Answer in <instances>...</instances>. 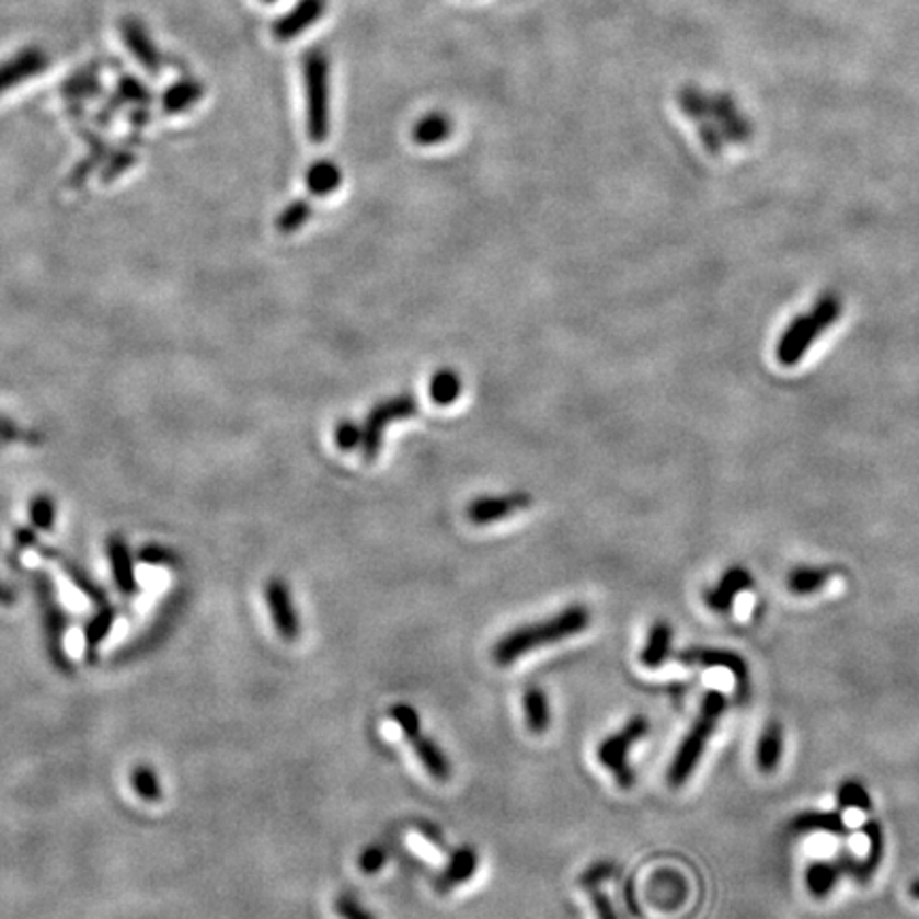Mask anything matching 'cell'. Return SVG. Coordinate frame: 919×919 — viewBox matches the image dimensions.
<instances>
[{"mask_svg":"<svg viewBox=\"0 0 919 919\" xmlns=\"http://www.w3.org/2000/svg\"><path fill=\"white\" fill-rule=\"evenodd\" d=\"M589 624H591V613L588 607L571 605L548 620L517 625L512 632H507L492 647V660L498 666H512L530 652H537L545 645H553V643L582 634L584 630H588Z\"/></svg>","mask_w":919,"mask_h":919,"instance_id":"obj_1","label":"cell"},{"mask_svg":"<svg viewBox=\"0 0 919 919\" xmlns=\"http://www.w3.org/2000/svg\"><path fill=\"white\" fill-rule=\"evenodd\" d=\"M728 700L720 692V690H709L702 702H700L699 715L692 722L688 735L683 736V740L679 743L673 762L666 772L668 785L670 788H681L686 785V781L694 774L702 754L711 740L713 733L717 731V724L726 711Z\"/></svg>","mask_w":919,"mask_h":919,"instance_id":"obj_2","label":"cell"},{"mask_svg":"<svg viewBox=\"0 0 919 919\" xmlns=\"http://www.w3.org/2000/svg\"><path fill=\"white\" fill-rule=\"evenodd\" d=\"M307 96V133L313 143H326L331 135V60L320 47L302 56Z\"/></svg>","mask_w":919,"mask_h":919,"instance_id":"obj_3","label":"cell"},{"mask_svg":"<svg viewBox=\"0 0 919 919\" xmlns=\"http://www.w3.org/2000/svg\"><path fill=\"white\" fill-rule=\"evenodd\" d=\"M31 584H33L38 611H41L47 656L60 673L71 675L74 670L73 660H71V656L67 654V647H65V639H67V630H69V616L58 600L56 586L45 571L31 573Z\"/></svg>","mask_w":919,"mask_h":919,"instance_id":"obj_4","label":"cell"},{"mask_svg":"<svg viewBox=\"0 0 919 919\" xmlns=\"http://www.w3.org/2000/svg\"><path fill=\"white\" fill-rule=\"evenodd\" d=\"M647 735H650V720L645 715H634L625 722L618 733L607 736L598 745V751H596L598 762L616 777L618 785L624 788V790L632 788L634 779H636L630 762H628L630 749Z\"/></svg>","mask_w":919,"mask_h":919,"instance_id":"obj_5","label":"cell"},{"mask_svg":"<svg viewBox=\"0 0 919 919\" xmlns=\"http://www.w3.org/2000/svg\"><path fill=\"white\" fill-rule=\"evenodd\" d=\"M420 411L417 399L409 392L397 394L392 399H386L381 403L372 406L368 411L367 420L363 422V458L367 462H375L379 458L381 445H383V433L388 428V424L401 422V420H411L415 417Z\"/></svg>","mask_w":919,"mask_h":919,"instance_id":"obj_6","label":"cell"},{"mask_svg":"<svg viewBox=\"0 0 919 919\" xmlns=\"http://www.w3.org/2000/svg\"><path fill=\"white\" fill-rule=\"evenodd\" d=\"M697 126H713L724 137V141L733 146L749 141L754 135L749 117L738 110L735 96L726 92H709L707 111Z\"/></svg>","mask_w":919,"mask_h":919,"instance_id":"obj_7","label":"cell"},{"mask_svg":"<svg viewBox=\"0 0 919 919\" xmlns=\"http://www.w3.org/2000/svg\"><path fill=\"white\" fill-rule=\"evenodd\" d=\"M826 332V329L819 324V320L811 313L805 315H796L783 334L777 341L774 354L779 365L783 367H796L811 349V345Z\"/></svg>","mask_w":919,"mask_h":919,"instance_id":"obj_8","label":"cell"},{"mask_svg":"<svg viewBox=\"0 0 919 919\" xmlns=\"http://www.w3.org/2000/svg\"><path fill=\"white\" fill-rule=\"evenodd\" d=\"M264 600L279 636L284 641H296L300 636V618L290 586L282 577H271L264 588Z\"/></svg>","mask_w":919,"mask_h":919,"instance_id":"obj_9","label":"cell"},{"mask_svg":"<svg viewBox=\"0 0 919 919\" xmlns=\"http://www.w3.org/2000/svg\"><path fill=\"white\" fill-rule=\"evenodd\" d=\"M862 835L866 837V843H869L866 858L858 860L849 851H843L839 855V864L843 869V875L853 877L858 883H869L873 880V875L877 873V869L882 866L883 853H885V837H883L880 822H875V819H869L862 826Z\"/></svg>","mask_w":919,"mask_h":919,"instance_id":"obj_10","label":"cell"},{"mask_svg":"<svg viewBox=\"0 0 919 919\" xmlns=\"http://www.w3.org/2000/svg\"><path fill=\"white\" fill-rule=\"evenodd\" d=\"M532 496L528 492H512L505 496H481L467 507V517L475 526H487L505 517L519 514L532 507Z\"/></svg>","mask_w":919,"mask_h":919,"instance_id":"obj_11","label":"cell"},{"mask_svg":"<svg viewBox=\"0 0 919 919\" xmlns=\"http://www.w3.org/2000/svg\"><path fill=\"white\" fill-rule=\"evenodd\" d=\"M47 65H49V56L45 54L43 47H24L15 56L0 62V96L22 85L24 81L45 73Z\"/></svg>","mask_w":919,"mask_h":919,"instance_id":"obj_12","label":"cell"},{"mask_svg":"<svg viewBox=\"0 0 919 919\" xmlns=\"http://www.w3.org/2000/svg\"><path fill=\"white\" fill-rule=\"evenodd\" d=\"M677 660L686 666H702V668H724L736 679L738 686L747 683L749 666L731 650L717 647H688L677 654Z\"/></svg>","mask_w":919,"mask_h":919,"instance_id":"obj_13","label":"cell"},{"mask_svg":"<svg viewBox=\"0 0 919 919\" xmlns=\"http://www.w3.org/2000/svg\"><path fill=\"white\" fill-rule=\"evenodd\" d=\"M182 607H184V596H182V594H173V596L166 600V605L162 607V611H160V616H158L156 624L149 625L148 632H146L139 641H135L133 645H128V650H126V652H122V654L117 656V660H133V658H139V656H143V654L149 652V650H153L158 643H162V641L166 639V634L171 632L173 624L177 622V618H180V613H182Z\"/></svg>","mask_w":919,"mask_h":919,"instance_id":"obj_14","label":"cell"},{"mask_svg":"<svg viewBox=\"0 0 919 919\" xmlns=\"http://www.w3.org/2000/svg\"><path fill=\"white\" fill-rule=\"evenodd\" d=\"M326 7V0H298L288 13H284L273 24V35L277 41H295L324 18Z\"/></svg>","mask_w":919,"mask_h":919,"instance_id":"obj_15","label":"cell"},{"mask_svg":"<svg viewBox=\"0 0 919 919\" xmlns=\"http://www.w3.org/2000/svg\"><path fill=\"white\" fill-rule=\"evenodd\" d=\"M119 31H122V38L128 47V51L139 60V65L151 74L160 73L162 69V56L153 43V38L149 35L146 24L133 15L124 18L119 22Z\"/></svg>","mask_w":919,"mask_h":919,"instance_id":"obj_16","label":"cell"},{"mask_svg":"<svg viewBox=\"0 0 919 919\" xmlns=\"http://www.w3.org/2000/svg\"><path fill=\"white\" fill-rule=\"evenodd\" d=\"M751 588H754L751 573L745 566L736 564L720 577V582L713 588L707 589L704 602L715 613H728L735 607L738 594Z\"/></svg>","mask_w":919,"mask_h":919,"instance_id":"obj_17","label":"cell"},{"mask_svg":"<svg viewBox=\"0 0 919 919\" xmlns=\"http://www.w3.org/2000/svg\"><path fill=\"white\" fill-rule=\"evenodd\" d=\"M105 545H107L111 575H113L115 586L124 596H135L139 591V582H137L135 558H133L128 541L122 535H110Z\"/></svg>","mask_w":919,"mask_h":919,"instance_id":"obj_18","label":"cell"},{"mask_svg":"<svg viewBox=\"0 0 919 919\" xmlns=\"http://www.w3.org/2000/svg\"><path fill=\"white\" fill-rule=\"evenodd\" d=\"M479 853L475 847L462 846L458 847L451 855L447 866L443 869L441 875L437 877V892L439 894H449L451 889H456L458 885L473 880V875L478 873Z\"/></svg>","mask_w":919,"mask_h":919,"instance_id":"obj_19","label":"cell"},{"mask_svg":"<svg viewBox=\"0 0 919 919\" xmlns=\"http://www.w3.org/2000/svg\"><path fill=\"white\" fill-rule=\"evenodd\" d=\"M788 830L794 837L815 835V832H826V835H832V837H847L849 835L846 819L841 817V813H835V811H805V813H799L788 824Z\"/></svg>","mask_w":919,"mask_h":919,"instance_id":"obj_20","label":"cell"},{"mask_svg":"<svg viewBox=\"0 0 919 919\" xmlns=\"http://www.w3.org/2000/svg\"><path fill=\"white\" fill-rule=\"evenodd\" d=\"M41 553L45 555V558H51V560H56L58 562V566L62 568V573L69 577V582L73 584L74 588L79 589L90 602H94L96 607H103V605H107L110 602V598H107V591L103 586H99L96 584V579L81 566V564H77L73 558H67V555H62L60 552H56V550H41Z\"/></svg>","mask_w":919,"mask_h":919,"instance_id":"obj_21","label":"cell"},{"mask_svg":"<svg viewBox=\"0 0 919 919\" xmlns=\"http://www.w3.org/2000/svg\"><path fill=\"white\" fill-rule=\"evenodd\" d=\"M521 709H524V720L526 726L532 735H545L552 726V707H550V699L548 694L532 686L526 688L521 694Z\"/></svg>","mask_w":919,"mask_h":919,"instance_id":"obj_22","label":"cell"},{"mask_svg":"<svg viewBox=\"0 0 919 919\" xmlns=\"http://www.w3.org/2000/svg\"><path fill=\"white\" fill-rule=\"evenodd\" d=\"M411 743H413L415 756L420 758L422 767L426 769V772L433 779H437V781H441L443 783V781H447L451 777V762H449L447 754L443 751L441 745L435 738L420 733V735L411 738Z\"/></svg>","mask_w":919,"mask_h":919,"instance_id":"obj_23","label":"cell"},{"mask_svg":"<svg viewBox=\"0 0 919 919\" xmlns=\"http://www.w3.org/2000/svg\"><path fill=\"white\" fill-rule=\"evenodd\" d=\"M451 133H453V122L447 113H441V111H430L422 115L411 130L413 141L424 148L439 146L451 137Z\"/></svg>","mask_w":919,"mask_h":919,"instance_id":"obj_24","label":"cell"},{"mask_svg":"<svg viewBox=\"0 0 919 919\" xmlns=\"http://www.w3.org/2000/svg\"><path fill=\"white\" fill-rule=\"evenodd\" d=\"M670 654H673V625L666 620H658L647 632V641L641 652V664L645 668H660L670 658Z\"/></svg>","mask_w":919,"mask_h":919,"instance_id":"obj_25","label":"cell"},{"mask_svg":"<svg viewBox=\"0 0 919 919\" xmlns=\"http://www.w3.org/2000/svg\"><path fill=\"white\" fill-rule=\"evenodd\" d=\"M205 96V88L196 79H180L169 85L162 94V111L169 115H180L192 110Z\"/></svg>","mask_w":919,"mask_h":919,"instance_id":"obj_26","label":"cell"},{"mask_svg":"<svg viewBox=\"0 0 919 919\" xmlns=\"http://www.w3.org/2000/svg\"><path fill=\"white\" fill-rule=\"evenodd\" d=\"M783 756V728L777 720H771L765 728L762 735L758 738V747H756V765L760 772L771 774L777 771L779 762Z\"/></svg>","mask_w":919,"mask_h":919,"instance_id":"obj_27","label":"cell"},{"mask_svg":"<svg viewBox=\"0 0 919 919\" xmlns=\"http://www.w3.org/2000/svg\"><path fill=\"white\" fill-rule=\"evenodd\" d=\"M843 877V869L832 860H815L811 862L807 873H805V882H807V889H809L813 898H826L828 894H832V889L837 887L839 880Z\"/></svg>","mask_w":919,"mask_h":919,"instance_id":"obj_28","label":"cell"},{"mask_svg":"<svg viewBox=\"0 0 919 919\" xmlns=\"http://www.w3.org/2000/svg\"><path fill=\"white\" fill-rule=\"evenodd\" d=\"M115 620H117V609L107 602L99 607V611L83 625V643H85V652L90 660H94V654L99 652L103 641L110 636Z\"/></svg>","mask_w":919,"mask_h":919,"instance_id":"obj_29","label":"cell"},{"mask_svg":"<svg viewBox=\"0 0 919 919\" xmlns=\"http://www.w3.org/2000/svg\"><path fill=\"white\" fill-rule=\"evenodd\" d=\"M832 577V568L828 566H811L801 564L790 571L788 575V589L796 596H809L817 589L824 588Z\"/></svg>","mask_w":919,"mask_h":919,"instance_id":"obj_30","label":"cell"},{"mask_svg":"<svg viewBox=\"0 0 919 919\" xmlns=\"http://www.w3.org/2000/svg\"><path fill=\"white\" fill-rule=\"evenodd\" d=\"M305 182L313 196H329L343 184V173L332 160H318L309 166Z\"/></svg>","mask_w":919,"mask_h":919,"instance_id":"obj_31","label":"cell"},{"mask_svg":"<svg viewBox=\"0 0 919 919\" xmlns=\"http://www.w3.org/2000/svg\"><path fill=\"white\" fill-rule=\"evenodd\" d=\"M462 394V379L453 368H441L430 379V399L435 405H453Z\"/></svg>","mask_w":919,"mask_h":919,"instance_id":"obj_32","label":"cell"},{"mask_svg":"<svg viewBox=\"0 0 919 919\" xmlns=\"http://www.w3.org/2000/svg\"><path fill=\"white\" fill-rule=\"evenodd\" d=\"M837 803L841 809L864 811V813L873 809L871 792L860 779L841 781V785L837 788Z\"/></svg>","mask_w":919,"mask_h":919,"instance_id":"obj_33","label":"cell"},{"mask_svg":"<svg viewBox=\"0 0 919 919\" xmlns=\"http://www.w3.org/2000/svg\"><path fill=\"white\" fill-rule=\"evenodd\" d=\"M130 785L135 794L146 803H160L162 799V785L160 777L148 765H139L130 772Z\"/></svg>","mask_w":919,"mask_h":919,"instance_id":"obj_34","label":"cell"},{"mask_svg":"<svg viewBox=\"0 0 919 919\" xmlns=\"http://www.w3.org/2000/svg\"><path fill=\"white\" fill-rule=\"evenodd\" d=\"M58 507L49 494H37L28 503V521L38 532H49L56 526Z\"/></svg>","mask_w":919,"mask_h":919,"instance_id":"obj_35","label":"cell"},{"mask_svg":"<svg viewBox=\"0 0 919 919\" xmlns=\"http://www.w3.org/2000/svg\"><path fill=\"white\" fill-rule=\"evenodd\" d=\"M313 216V207L309 200H295L292 205H288L279 218H277V230L282 234H292L296 230H300L307 221L311 220Z\"/></svg>","mask_w":919,"mask_h":919,"instance_id":"obj_36","label":"cell"},{"mask_svg":"<svg viewBox=\"0 0 919 919\" xmlns=\"http://www.w3.org/2000/svg\"><path fill=\"white\" fill-rule=\"evenodd\" d=\"M137 558L148 566H160V568H175L180 564V555L162 543H146L137 552Z\"/></svg>","mask_w":919,"mask_h":919,"instance_id":"obj_37","label":"cell"},{"mask_svg":"<svg viewBox=\"0 0 919 919\" xmlns=\"http://www.w3.org/2000/svg\"><path fill=\"white\" fill-rule=\"evenodd\" d=\"M334 443L343 451L358 449L363 445V424L354 420H341L334 428Z\"/></svg>","mask_w":919,"mask_h":919,"instance_id":"obj_38","label":"cell"},{"mask_svg":"<svg viewBox=\"0 0 919 919\" xmlns=\"http://www.w3.org/2000/svg\"><path fill=\"white\" fill-rule=\"evenodd\" d=\"M390 717L399 724V728L403 731V735L405 738H413V736L420 735L422 733V722H420V713L415 711V707H411V704H394L392 709H390Z\"/></svg>","mask_w":919,"mask_h":919,"instance_id":"obj_39","label":"cell"},{"mask_svg":"<svg viewBox=\"0 0 919 919\" xmlns=\"http://www.w3.org/2000/svg\"><path fill=\"white\" fill-rule=\"evenodd\" d=\"M618 875V866L609 860H600L589 864L588 869L579 875V885L584 889H591V887H600L607 880H613Z\"/></svg>","mask_w":919,"mask_h":919,"instance_id":"obj_40","label":"cell"},{"mask_svg":"<svg viewBox=\"0 0 919 919\" xmlns=\"http://www.w3.org/2000/svg\"><path fill=\"white\" fill-rule=\"evenodd\" d=\"M137 162V156L133 153V151H128V149H122V151H115L113 156H110V160H107V164L103 166V171H101V180L105 182V184H111V182H115V180H119L133 164Z\"/></svg>","mask_w":919,"mask_h":919,"instance_id":"obj_41","label":"cell"},{"mask_svg":"<svg viewBox=\"0 0 919 919\" xmlns=\"http://www.w3.org/2000/svg\"><path fill=\"white\" fill-rule=\"evenodd\" d=\"M334 914L341 919H377L367 907L352 894H338L332 903Z\"/></svg>","mask_w":919,"mask_h":919,"instance_id":"obj_42","label":"cell"},{"mask_svg":"<svg viewBox=\"0 0 919 919\" xmlns=\"http://www.w3.org/2000/svg\"><path fill=\"white\" fill-rule=\"evenodd\" d=\"M388 862V853L381 846H368L358 855V866L365 875H377Z\"/></svg>","mask_w":919,"mask_h":919,"instance_id":"obj_43","label":"cell"},{"mask_svg":"<svg viewBox=\"0 0 919 919\" xmlns=\"http://www.w3.org/2000/svg\"><path fill=\"white\" fill-rule=\"evenodd\" d=\"M117 99L122 103H139V105H146L149 101V94L146 85L141 81H137L133 77H124L117 83Z\"/></svg>","mask_w":919,"mask_h":919,"instance_id":"obj_44","label":"cell"},{"mask_svg":"<svg viewBox=\"0 0 919 919\" xmlns=\"http://www.w3.org/2000/svg\"><path fill=\"white\" fill-rule=\"evenodd\" d=\"M96 92H99V85H96V79L94 77L79 74V77H74L73 81H67L65 83V94L71 96V99H83V96L88 99V96H92Z\"/></svg>","mask_w":919,"mask_h":919,"instance_id":"obj_45","label":"cell"},{"mask_svg":"<svg viewBox=\"0 0 919 919\" xmlns=\"http://www.w3.org/2000/svg\"><path fill=\"white\" fill-rule=\"evenodd\" d=\"M588 892L589 900H591V907H594V911H596V918L620 919L618 918V911H616L613 903H611V898H609V896H607L600 887H591Z\"/></svg>","mask_w":919,"mask_h":919,"instance_id":"obj_46","label":"cell"},{"mask_svg":"<svg viewBox=\"0 0 919 919\" xmlns=\"http://www.w3.org/2000/svg\"><path fill=\"white\" fill-rule=\"evenodd\" d=\"M0 441H33V437L26 435L20 424L9 420L7 415H0Z\"/></svg>","mask_w":919,"mask_h":919,"instance_id":"obj_47","label":"cell"},{"mask_svg":"<svg viewBox=\"0 0 919 919\" xmlns=\"http://www.w3.org/2000/svg\"><path fill=\"white\" fill-rule=\"evenodd\" d=\"M38 530L33 526H22L13 532V541L18 550H37L38 548Z\"/></svg>","mask_w":919,"mask_h":919,"instance_id":"obj_48","label":"cell"},{"mask_svg":"<svg viewBox=\"0 0 919 919\" xmlns=\"http://www.w3.org/2000/svg\"><path fill=\"white\" fill-rule=\"evenodd\" d=\"M18 602V594L9 584L0 582V607H13Z\"/></svg>","mask_w":919,"mask_h":919,"instance_id":"obj_49","label":"cell"},{"mask_svg":"<svg viewBox=\"0 0 919 919\" xmlns=\"http://www.w3.org/2000/svg\"><path fill=\"white\" fill-rule=\"evenodd\" d=\"M625 907H628V911H630L634 918H639V916H641L639 905H636V898H634V885H632V882L625 883Z\"/></svg>","mask_w":919,"mask_h":919,"instance_id":"obj_50","label":"cell"},{"mask_svg":"<svg viewBox=\"0 0 919 919\" xmlns=\"http://www.w3.org/2000/svg\"><path fill=\"white\" fill-rule=\"evenodd\" d=\"M437 835H439L437 830H433V828H428V826L424 828V837H426V839H430L435 846H445V839L437 837Z\"/></svg>","mask_w":919,"mask_h":919,"instance_id":"obj_51","label":"cell"},{"mask_svg":"<svg viewBox=\"0 0 919 919\" xmlns=\"http://www.w3.org/2000/svg\"><path fill=\"white\" fill-rule=\"evenodd\" d=\"M909 896H911L914 900H919V877L918 880H914L911 885H909Z\"/></svg>","mask_w":919,"mask_h":919,"instance_id":"obj_52","label":"cell"},{"mask_svg":"<svg viewBox=\"0 0 919 919\" xmlns=\"http://www.w3.org/2000/svg\"><path fill=\"white\" fill-rule=\"evenodd\" d=\"M262 2H268V4H271V2H275V0H262Z\"/></svg>","mask_w":919,"mask_h":919,"instance_id":"obj_53","label":"cell"}]
</instances>
